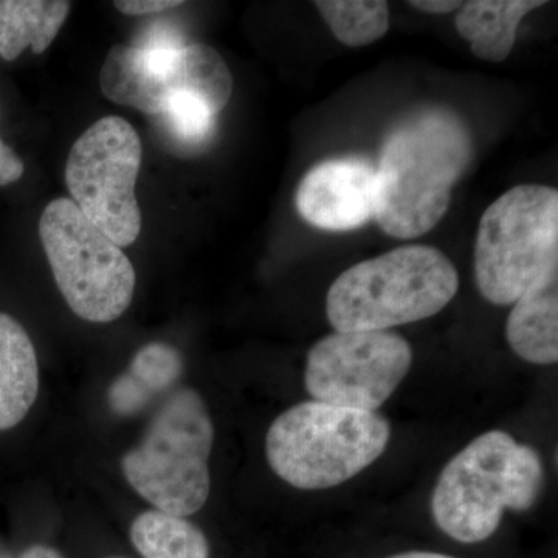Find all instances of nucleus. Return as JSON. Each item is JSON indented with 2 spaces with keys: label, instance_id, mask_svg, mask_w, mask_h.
<instances>
[{
  "label": "nucleus",
  "instance_id": "nucleus-11",
  "mask_svg": "<svg viewBox=\"0 0 558 558\" xmlns=\"http://www.w3.org/2000/svg\"><path fill=\"white\" fill-rule=\"evenodd\" d=\"M376 168L360 159L319 163L296 191L301 218L326 231L360 229L376 216Z\"/></svg>",
  "mask_w": 558,
  "mask_h": 558
},
{
  "label": "nucleus",
  "instance_id": "nucleus-26",
  "mask_svg": "<svg viewBox=\"0 0 558 558\" xmlns=\"http://www.w3.org/2000/svg\"><path fill=\"white\" fill-rule=\"evenodd\" d=\"M110 558H120V557H110Z\"/></svg>",
  "mask_w": 558,
  "mask_h": 558
},
{
  "label": "nucleus",
  "instance_id": "nucleus-8",
  "mask_svg": "<svg viewBox=\"0 0 558 558\" xmlns=\"http://www.w3.org/2000/svg\"><path fill=\"white\" fill-rule=\"evenodd\" d=\"M142 140L130 121L110 116L95 121L69 153L65 183L84 216L119 247L142 231L135 185L142 168Z\"/></svg>",
  "mask_w": 558,
  "mask_h": 558
},
{
  "label": "nucleus",
  "instance_id": "nucleus-19",
  "mask_svg": "<svg viewBox=\"0 0 558 558\" xmlns=\"http://www.w3.org/2000/svg\"><path fill=\"white\" fill-rule=\"evenodd\" d=\"M216 117L211 108L190 94L172 95L161 116L156 117L165 131L183 146H201L211 138L216 128Z\"/></svg>",
  "mask_w": 558,
  "mask_h": 558
},
{
  "label": "nucleus",
  "instance_id": "nucleus-9",
  "mask_svg": "<svg viewBox=\"0 0 558 558\" xmlns=\"http://www.w3.org/2000/svg\"><path fill=\"white\" fill-rule=\"evenodd\" d=\"M411 365L413 349L398 333L336 332L311 348L304 385L317 402L376 411L402 384Z\"/></svg>",
  "mask_w": 558,
  "mask_h": 558
},
{
  "label": "nucleus",
  "instance_id": "nucleus-12",
  "mask_svg": "<svg viewBox=\"0 0 558 558\" xmlns=\"http://www.w3.org/2000/svg\"><path fill=\"white\" fill-rule=\"evenodd\" d=\"M39 392L35 344L16 318L0 312V432L17 427Z\"/></svg>",
  "mask_w": 558,
  "mask_h": 558
},
{
  "label": "nucleus",
  "instance_id": "nucleus-4",
  "mask_svg": "<svg viewBox=\"0 0 558 558\" xmlns=\"http://www.w3.org/2000/svg\"><path fill=\"white\" fill-rule=\"evenodd\" d=\"M391 427L376 411L301 402L275 418L266 457L275 475L301 490H323L357 476L387 450Z\"/></svg>",
  "mask_w": 558,
  "mask_h": 558
},
{
  "label": "nucleus",
  "instance_id": "nucleus-7",
  "mask_svg": "<svg viewBox=\"0 0 558 558\" xmlns=\"http://www.w3.org/2000/svg\"><path fill=\"white\" fill-rule=\"evenodd\" d=\"M39 238L58 289L76 317L112 323L130 310L137 284L131 259L75 202L51 201L40 215Z\"/></svg>",
  "mask_w": 558,
  "mask_h": 558
},
{
  "label": "nucleus",
  "instance_id": "nucleus-2",
  "mask_svg": "<svg viewBox=\"0 0 558 558\" xmlns=\"http://www.w3.org/2000/svg\"><path fill=\"white\" fill-rule=\"evenodd\" d=\"M543 481L537 451L499 429L484 433L440 473L433 492V519L459 543L484 542L495 534L506 509L524 512L537 502Z\"/></svg>",
  "mask_w": 558,
  "mask_h": 558
},
{
  "label": "nucleus",
  "instance_id": "nucleus-21",
  "mask_svg": "<svg viewBox=\"0 0 558 558\" xmlns=\"http://www.w3.org/2000/svg\"><path fill=\"white\" fill-rule=\"evenodd\" d=\"M182 3L179 0H119L113 7L126 16H149L178 9Z\"/></svg>",
  "mask_w": 558,
  "mask_h": 558
},
{
  "label": "nucleus",
  "instance_id": "nucleus-15",
  "mask_svg": "<svg viewBox=\"0 0 558 558\" xmlns=\"http://www.w3.org/2000/svg\"><path fill=\"white\" fill-rule=\"evenodd\" d=\"M182 373V355L172 344L161 341L146 344L134 355L130 368L110 385V410L119 416H134L150 400L170 391Z\"/></svg>",
  "mask_w": 558,
  "mask_h": 558
},
{
  "label": "nucleus",
  "instance_id": "nucleus-18",
  "mask_svg": "<svg viewBox=\"0 0 558 558\" xmlns=\"http://www.w3.org/2000/svg\"><path fill=\"white\" fill-rule=\"evenodd\" d=\"M314 5L337 40L351 49L369 46L389 31L385 0H318Z\"/></svg>",
  "mask_w": 558,
  "mask_h": 558
},
{
  "label": "nucleus",
  "instance_id": "nucleus-22",
  "mask_svg": "<svg viewBox=\"0 0 558 558\" xmlns=\"http://www.w3.org/2000/svg\"><path fill=\"white\" fill-rule=\"evenodd\" d=\"M24 161L0 138V186L17 182L24 175Z\"/></svg>",
  "mask_w": 558,
  "mask_h": 558
},
{
  "label": "nucleus",
  "instance_id": "nucleus-3",
  "mask_svg": "<svg viewBox=\"0 0 558 558\" xmlns=\"http://www.w3.org/2000/svg\"><path fill=\"white\" fill-rule=\"evenodd\" d=\"M458 288L457 267L440 250L403 245L344 270L326 314L337 332L387 330L439 314Z\"/></svg>",
  "mask_w": 558,
  "mask_h": 558
},
{
  "label": "nucleus",
  "instance_id": "nucleus-17",
  "mask_svg": "<svg viewBox=\"0 0 558 558\" xmlns=\"http://www.w3.org/2000/svg\"><path fill=\"white\" fill-rule=\"evenodd\" d=\"M132 545L143 558H209V543L185 517L149 509L132 521Z\"/></svg>",
  "mask_w": 558,
  "mask_h": 558
},
{
  "label": "nucleus",
  "instance_id": "nucleus-16",
  "mask_svg": "<svg viewBox=\"0 0 558 558\" xmlns=\"http://www.w3.org/2000/svg\"><path fill=\"white\" fill-rule=\"evenodd\" d=\"M64 0H0V58L14 61L22 51L44 53L68 21Z\"/></svg>",
  "mask_w": 558,
  "mask_h": 558
},
{
  "label": "nucleus",
  "instance_id": "nucleus-5",
  "mask_svg": "<svg viewBox=\"0 0 558 558\" xmlns=\"http://www.w3.org/2000/svg\"><path fill=\"white\" fill-rule=\"evenodd\" d=\"M213 444L215 425L199 392L172 389L142 440L121 458V472L154 509L190 517L208 501Z\"/></svg>",
  "mask_w": 558,
  "mask_h": 558
},
{
  "label": "nucleus",
  "instance_id": "nucleus-24",
  "mask_svg": "<svg viewBox=\"0 0 558 558\" xmlns=\"http://www.w3.org/2000/svg\"><path fill=\"white\" fill-rule=\"evenodd\" d=\"M20 558H64L61 556L60 550L51 548L47 545H33L31 548L25 549Z\"/></svg>",
  "mask_w": 558,
  "mask_h": 558
},
{
  "label": "nucleus",
  "instance_id": "nucleus-14",
  "mask_svg": "<svg viewBox=\"0 0 558 558\" xmlns=\"http://www.w3.org/2000/svg\"><path fill=\"white\" fill-rule=\"evenodd\" d=\"M542 0H472L462 3L454 17L459 35L469 40L478 60L502 62L512 53L517 28Z\"/></svg>",
  "mask_w": 558,
  "mask_h": 558
},
{
  "label": "nucleus",
  "instance_id": "nucleus-25",
  "mask_svg": "<svg viewBox=\"0 0 558 558\" xmlns=\"http://www.w3.org/2000/svg\"><path fill=\"white\" fill-rule=\"evenodd\" d=\"M388 558H454L450 556H446V554L438 553H422V550H413V553L398 554V556H392Z\"/></svg>",
  "mask_w": 558,
  "mask_h": 558
},
{
  "label": "nucleus",
  "instance_id": "nucleus-23",
  "mask_svg": "<svg viewBox=\"0 0 558 558\" xmlns=\"http://www.w3.org/2000/svg\"><path fill=\"white\" fill-rule=\"evenodd\" d=\"M410 5L418 11H424V13L447 14L461 9L462 2H457V0H413Z\"/></svg>",
  "mask_w": 558,
  "mask_h": 558
},
{
  "label": "nucleus",
  "instance_id": "nucleus-1",
  "mask_svg": "<svg viewBox=\"0 0 558 558\" xmlns=\"http://www.w3.org/2000/svg\"><path fill=\"white\" fill-rule=\"evenodd\" d=\"M472 140L464 123L446 109H425L400 121L376 168V216L381 230L414 240L435 229L468 170Z\"/></svg>",
  "mask_w": 558,
  "mask_h": 558
},
{
  "label": "nucleus",
  "instance_id": "nucleus-20",
  "mask_svg": "<svg viewBox=\"0 0 558 558\" xmlns=\"http://www.w3.org/2000/svg\"><path fill=\"white\" fill-rule=\"evenodd\" d=\"M132 46L143 47L153 50H178L189 46L180 35L178 28L170 24H150L146 31L140 33Z\"/></svg>",
  "mask_w": 558,
  "mask_h": 558
},
{
  "label": "nucleus",
  "instance_id": "nucleus-10",
  "mask_svg": "<svg viewBox=\"0 0 558 558\" xmlns=\"http://www.w3.org/2000/svg\"><path fill=\"white\" fill-rule=\"evenodd\" d=\"M100 87L109 101L159 117L172 95H193V47L153 50L132 44L113 46L101 68Z\"/></svg>",
  "mask_w": 558,
  "mask_h": 558
},
{
  "label": "nucleus",
  "instance_id": "nucleus-6",
  "mask_svg": "<svg viewBox=\"0 0 558 558\" xmlns=\"http://www.w3.org/2000/svg\"><path fill=\"white\" fill-rule=\"evenodd\" d=\"M557 267L556 189L526 183L488 205L475 242L476 288L488 303H515Z\"/></svg>",
  "mask_w": 558,
  "mask_h": 558
},
{
  "label": "nucleus",
  "instance_id": "nucleus-13",
  "mask_svg": "<svg viewBox=\"0 0 558 558\" xmlns=\"http://www.w3.org/2000/svg\"><path fill=\"white\" fill-rule=\"evenodd\" d=\"M506 337L519 357L535 365L558 360V267L515 301Z\"/></svg>",
  "mask_w": 558,
  "mask_h": 558
}]
</instances>
